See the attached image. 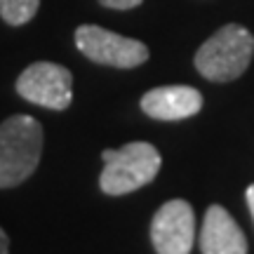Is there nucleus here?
<instances>
[{
	"label": "nucleus",
	"instance_id": "obj_1",
	"mask_svg": "<svg viewBox=\"0 0 254 254\" xmlns=\"http://www.w3.org/2000/svg\"><path fill=\"white\" fill-rule=\"evenodd\" d=\"M43 125L17 113L0 123V189H14L31 179L43 155Z\"/></svg>",
	"mask_w": 254,
	"mask_h": 254
},
{
	"label": "nucleus",
	"instance_id": "obj_2",
	"mask_svg": "<svg viewBox=\"0 0 254 254\" xmlns=\"http://www.w3.org/2000/svg\"><path fill=\"white\" fill-rule=\"evenodd\" d=\"M101 160L104 170L99 177V189L111 198L127 195L148 186L158 177L163 165L158 148L148 141H129L118 151L104 148Z\"/></svg>",
	"mask_w": 254,
	"mask_h": 254
},
{
	"label": "nucleus",
	"instance_id": "obj_3",
	"mask_svg": "<svg viewBox=\"0 0 254 254\" xmlns=\"http://www.w3.org/2000/svg\"><path fill=\"white\" fill-rule=\"evenodd\" d=\"M254 57V36L240 24H226L195 52V71L212 82L238 80Z\"/></svg>",
	"mask_w": 254,
	"mask_h": 254
},
{
	"label": "nucleus",
	"instance_id": "obj_4",
	"mask_svg": "<svg viewBox=\"0 0 254 254\" xmlns=\"http://www.w3.org/2000/svg\"><path fill=\"white\" fill-rule=\"evenodd\" d=\"M75 47L90 62L113 68H136L148 62V47L141 40L125 38L120 33H113L109 28H101L97 24H82L75 28Z\"/></svg>",
	"mask_w": 254,
	"mask_h": 254
},
{
	"label": "nucleus",
	"instance_id": "obj_5",
	"mask_svg": "<svg viewBox=\"0 0 254 254\" xmlns=\"http://www.w3.org/2000/svg\"><path fill=\"white\" fill-rule=\"evenodd\" d=\"M17 94L36 106L66 111L73 101V73L55 62H36L17 78Z\"/></svg>",
	"mask_w": 254,
	"mask_h": 254
},
{
	"label": "nucleus",
	"instance_id": "obj_6",
	"mask_svg": "<svg viewBox=\"0 0 254 254\" xmlns=\"http://www.w3.org/2000/svg\"><path fill=\"white\" fill-rule=\"evenodd\" d=\"M195 240V214L186 200H167L153 214L151 243L158 254H190Z\"/></svg>",
	"mask_w": 254,
	"mask_h": 254
},
{
	"label": "nucleus",
	"instance_id": "obj_7",
	"mask_svg": "<svg viewBox=\"0 0 254 254\" xmlns=\"http://www.w3.org/2000/svg\"><path fill=\"white\" fill-rule=\"evenodd\" d=\"M139 106L148 118L174 123V120H186L200 113L202 94L189 85H165V87H153L146 92Z\"/></svg>",
	"mask_w": 254,
	"mask_h": 254
},
{
	"label": "nucleus",
	"instance_id": "obj_8",
	"mask_svg": "<svg viewBox=\"0 0 254 254\" xmlns=\"http://www.w3.org/2000/svg\"><path fill=\"white\" fill-rule=\"evenodd\" d=\"M200 252L202 254H247V238L228 209L209 205L200 228Z\"/></svg>",
	"mask_w": 254,
	"mask_h": 254
},
{
	"label": "nucleus",
	"instance_id": "obj_9",
	"mask_svg": "<svg viewBox=\"0 0 254 254\" xmlns=\"http://www.w3.org/2000/svg\"><path fill=\"white\" fill-rule=\"evenodd\" d=\"M40 0H0V17L9 26H24L36 17Z\"/></svg>",
	"mask_w": 254,
	"mask_h": 254
},
{
	"label": "nucleus",
	"instance_id": "obj_10",
	"mask_svg": "<svg viewBox=\"0 0 254 254\" xmlns=\"http://www.w3.org/2000/svg\"><path fill=\"white\" fill-rule=\"evenodd\" d=\"M144 0H99V5L109 9H132V7H139Z\"/></svg>",
	"mask_w": 254,
	"mask_h": 254
},
{
	"label": "nucleus",
	"instance_id": "obj_11",
	"mask_svg": "<svg viewBox=\"0 0 254 254\" xmlns=\"http://www.w3.org/2000/svg\"><path fill=\"white\" fill-rule=\"evenodd\" d=\"M0 254H9V238L2 228H0Z\"/></svg>",
	"mask_w": 254,
	"mask_h": 254
},
{
	"label": "nucleus",
	"instance_id": "obj_12",
	"mask_svg": "<svg viewBox=\"0 0 254 254\" xmlns=\"http://www.w3.org/2000/svg\"><path fill=\"white\" fill-rule=\"evenodd\" d=\"M245 200H247V207H250V212H252V219H254V184H252V186H247Z\"/></svg>",
	"mask_w": 254,
	"mask_h": 254
}]
</instances>
